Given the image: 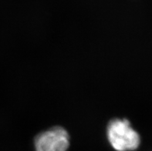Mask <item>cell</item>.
Listing matches in <instances>:
<instances>
[{
	"instance_id": "7a4b0ae2",
	"label": "cell",
	"mask_w": 152,
	"mask_h": 151,
	"mask_svg": "<svg viewBox=\"0 0 152 151\" xmlns=\"http://www.w3.org/2000/svg\"><path fill=\"white\" fill-rule=\"evenodd\" d=\"M34 144L36 151H66L69 146V136L64 128L54 126L38 134Z\"/></svg>"
},
{
	"instance_id": "6da1fadb",
	"label": "cell",
	"mask_w": 152,
	"mask_h": 151,
	"mask_svg": "<svg viewBox=\"0 0 152 151\" xmlns=\"http://www.w3.org/2000/svg\"><path fill=\"white\" fill-rule=\"evenodd\" d=\"M108 141L117 151H134L141 144V136L127 119H115L107 130Z\"/></svg>"
}]
</instances>
